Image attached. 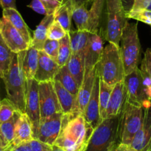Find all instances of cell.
I'll list each match as a JSON object with an SVG mask.
<instances>
[{
  "label": "cell",
  "instance_id": "cell-1",
  "mask_svg": "<svg viewBox=\"0 0 151 151\" xmlns=\"http://www.w3.org/2000/svg\"><path fill=\"white\" fill-rule=\"evenodd\" d=\"M93 130L82 115L63 114L62 129L54 145L64 151H86Z\"/></svg>",
  "mask_w": 151,
  "mask_h": 151
},
{
  "label": "cell",
  "instance_id": "cell-2",
  "mask_svg": "<svg viewBox=\"0 0 151 151\" xmlns=\"http://www.w3.org/2000/svg\"><path fill=\"white\" fill-rule=\"evenodd\" d=\"M2 79L8 99L12 101L19 111L25 113L27 79L22 69V52L14 53L9 68Z\"/></svg>",
  "mask_w": 151,
  "mask_h": 151
},
{
  "label": "cell",
  "instance_id": "cell-3",
  "mask_svg": "<svg viewBox=\"0 0 151 151\" xmlns=\"http://www.w3.org/2000/svg\"><path fill=\"white\" fill-rule=\"evenodd\" d=\"M121 115L106 118L94 129L86 151H113L121 143L119 134Z\"/></svg>",
  "mask_w": 151,
  "mask_h": 151
},
{
  "label": "cell",
  "instance_id": "cell-4",
  "mask_svg": "<svg viewBox=\"0 0 151 151\" xmlns=\"http://www.w3.org/2000/svg\"><path fill=\"white\" fill-rule=\"evenodd\" d=\"M96 68L100 79L110 86L124 80L125 73L119 47L109 42L103 49Z\"/></svg>",
  "mask_w": 151,
  "mask_h": 151
},
{
  "label": "cell",
  "instance_id": "cell-5",
  "mask_svg": "<svg viewBox=\"0 0 151 151\" xmlns=\"http://www.w3.org/2000/svg\"><path fill=\"white\" fill-rule=\"evenodd\" d=\"M120 42V53L126 76L138 68L140 59L141 45L138 34L137 23L126 22L122 33Z\"/></svg>",
  "mask_w": 151,
  "mask_h": 151
},
{
  "label": "cell",
  "instance_id": "cell-6",
  "mask_svg": "<svg viewBox=\"0 0 151 151\" xmlns=\"http://www.w3.org/2000/svg\"><path fill=\"white\" fill-rule=\"evenodd\" d=\"M106 27L104 36L107 41L119 47L122 33L126 22V11L122 0H106Z\"/></svg>",
  "mask_w": 151,
  "mask_h": 151
},
{
  "label": "cell",
  "instance_id": "cell-7",
  "mask_svg": "<svg viewBox=\"0 0 151 151\" xmlns=\"http://www.w3.org/2000/svg\"><path fill=\"white\" fill-rule=\"evenodd\" d=\"M144 108L127 103L120 118L119 134L121 143L130 145L133 137L142 127Z\"/></svg>",
  "mask_w": 151,
  "mask_h": 151
},
{
  "label": "cell",
  "instance_id": "cell-8",
  "mask_svg": "<svg viewBox=\"0 0 151 151\" xmlns=\"http://www.w3.org/2000/svg\"><path fill=\"white\" fill-rule=\"evenodd\" d=\"M124 83L127 88V102L143 108L150 107L151 100L145 93L141 70L139 68L124 76Z\"/></svg>",
  "mask_w": 151,
  "mask_h": 151
},
{
  "label": "cell",
  "instance_id": "cell-9",
  "mask_svg": "<svg viewBox=\"0 0 151 151\" xmlns=\"http://www.w3.org/2000/svg\"><path fill=\"white\" fill-rule=\"evenodd\" d=\"M40 122L56 113H62L53 82L39 83Z\"/></svg>",
  "mask_w": 151,
  "mask_h": 151
},
{
  "label": "cell",
  "instance_id": "cell-10",
  "mask_svg": "<svg viewBox=\"0 0 151 151\" xmlns=\"http://www.w3.org/2000/svg\"><path fill=\"white\" fill-rule=\"evenodd\" d=\"M25 113L33 126V138L35 139L40 124V106L39 82L34 79L27 80L25 97Z\"/></svg>",
  "mask_w": 151,
  "mask_h": 151
},
{
  "label": "cell",
  "instance_id": "cell-11",
  "mask_svg": "<svg viewBox=\"0 0 151 151\" xmlns=\"http://www.w3.org/2000/svg\"><path fill=\"white\" fill-rule=\"evenodd\" d=\"M63 114V113H56L40 122L38 133L35 139L53 146L62 129Z\"/></svg>",
  "mask_w": 151,
  "mask_h": 151
},
{
  "label": "cell",
  "instance_id": "cell-12",
  "mask_svg": "<svg viewBox=\"0 0 151 151\" xmlns=\"http://www.w3.org/2000/svg\"><path fill=\"white\" fill-rule=\"evenodd\" d=\"M0 34L8 47L14 53H20L29 47V45L21 33L3 17L0 19Z\"/></svg>",
  "mask_w": 151,
  "mask_h": 151
},
{
  "label": "cell",
  "instance_id": "cell-13",
  "mask_svg": "<svg viewBox=\"0 0 151 151\" xmlns=\"http://www.w3.org/2000/svg\"><path fill=\"white\" fill-rule=\"evenodd\" d=\"M127 103V88L123 80L113 86L106 110V118H112L121 115Z\"/></svg>",
  "mask_w": 151,
  "mask_h": 151
},
{
  "label": "cell",
  "instance_id": "cell-14",
  "mask_svg": "<svg viewBox=\"0 0 151 151\" xmlns=\"http://www.w3.org/2000/svg\"><path fill=\"white\" fill-rule=\"evenodd\" d=\"M130 146L137 151H151V106L144 108L143 123Z\"/></svg>",
  "mask_w": 151,
  "mask_h": 151
},
{
  "label": "cell",
  "instance_id": "cell-15",
  "mask_svg": "<svg viewBox=\"0 0 151 151\" xmlns=\"http://www.w3.org/2000/svg\"><path fill=\"white\" fill-rule=\"evenodd\" d=\"M99 82L100 77L96 68L95 82L89 101L86 106L83 116L87 122L95 129L101 122L99 112Z\"/></svg>",
  "mask_w": 151,
  "mask_h": 151
},
{
  "label": "cell",
  "instance_id": "cell-16",
  "mask_svg": "<svg viewBox=\"0 0 151 151\" xmlns=\"http://www.w3.org/2000/svg\"><path fill=\"white\" fill-rule=\"evenodd\" d=\"M59 69L60 67L56 61L46 54L43 50H40L38 68L34 76L35 80L39 83L53 82Z\"/></svg>",
  "mask_w": 151,
  "mask_h": 151
},
{
  "label": "cell",
  "instance_id": "cell-17",
  "mask_svg": "<svg viewBox=\"0 0 151 151\" xmlns=\"http://www.w3.org/2000/svg\"><path fill=\"white\" fill-rule=\"evenodd\" d=\"M96 73V66L92 69L85 70L84 79L79 89L77 99H76L78 110L82 116L92 93L94 82H95Z\"/></svg>",
  "mask_w": 151,
  "mask_h": 151
},
{
  "label": "cell",
  "instance_id": "cell-18",
  "mask_svg": "<svg viewBox=\"0 0 151 151\" xmlns=\"http://www.w3.org/2000/svg\"><path fill=\"white\" fill-rule=\"evenodd\" d=\"M103 49V41L101 36L90 33L85 52V70L92 69L96 66L101 58Z\"/></svg>",
  "mask_w": 151,
  "mask_h": 151
},
{
  "label": "cell",
  "instance_id": "cell-19",
  "mask_svg": "<svg viewBox=\"0 0 151 151\" xmlns=\"http://www.w3.org/2000/svg\"><path fill=\"white\" fill-rule=\"evenodd\" d=\"M53 83L59 104L62 107V113L64 114L73 113L78 116L81 115L77 108V104H76L77 98L72 95L68 90L65 89L59 82L53 80Z\"/></svg>",
  "mask_w": 151,
  "mask_h": 151
},
{
  "label": "cell",
  "instance_id": "cell-20",
  "mask_svg": "<svg viewBox=\"0 0 151 151\" xmlns=\"http://www.w3.org/2000/svg\"><path fill=\"white\" fill-rule=\"evenodd\" d=\"M33 138V126L28 116L21 113L16 124L14 139L11 145H17L23 142H28Z\"/></svg>",
  "mask_w": 151,
  "mask_h": 151
},
{
  "label": "cell",
  "instance_id": "cell-21",
  "mask_svg": "<svg viewBox=\"0 0 151 151\" xmlns=\"http://www.w3.org/2000/svg\"><path fill=\"white\" fill-rule=\"evenodd\" d=\"M2 17L8 20L11 24L21 33V35L23 36L26 42L29 45V47H30V45L32 42L31 36H30L28 27L24 22V19L20 15L19 13L18 12V11L14 8L3 9Z\"/></svg>",
  "mask_w": 151,
  "mask_h": 151
},
{
  "label": "cell",
  "instance_id": "cell-22",
  "mask_svg": "<svg viewBox=\"0 0 151 151\" xmlns=\"http://www.w3.org/2000/svg\"><path fill=\"white\" fill-rule=\"evenodd\" d=\"M54 21L53 14L47 15L44 17L40 24L36 27L33 33V37L30 47H33L38 50H42L44 44L47 39V30L50 24Z\"/></svg>",
  "mask_w": 151,
  "mask_h": 151
},
{
  "label": "cell",
  "instance_id": "cell-23",
  "mask_svg": "<svg viewBox=\"0 0 151 151\" xmlns=\"http://www.w3.org/2000/svg\"><path fill=\"white\" fill-rule=\"evenodd\" d=\"M106 0H93L91 8L88 10V21L87 31L98 34L101 16L105 6Z\"/></svg>",
  "mask_w": 151,
  "mask_h": 151
},
{
  "label": "cell",
  "instance_id": "cell-24",
  "mask_svg": "<svg viewBox=\"0 0 151 151\" xmlns=\"http://www.w3.org/2000/svg\"><path fill=\"white\" fill-rule=\"evenodd\" d=\"M39 52L40 50L31 47H29L26 50L22 51V69L27 80L34 79L38 68Z\"/></svg>",
  "mask_w": 151,
  "mask_h": 151
},
{
  "label": "cell",
  "instance_id": "cell-25",
  "mask_svg": "<svg viewBox=\"0 0 151 151\" xmlns=\"http://www.w3.org/2000/svg\"><path fill=\"white\" fill-rule=\"evenodd\" d=\"M66 67L79 88L83 81L85 73V55L72 53L67 62Z\"/></svg>",
  "mask_w": 151,
  "mask_h": 151
},
{
  "label": "cell",
  "instance_id": "cell-26",
  "mask_svg": "<svg viewBox=\"0 0 151 151\" xmlns=\"http://www.w3.org/2000/svg\"><path fill=\"white\" fill-rule=\"evenodd\" d=\"M72 53L85 55L90 33L87 30H70L68 32Z\"/></svg>",
  "mask_w": 151,
  "mask_h": 151
},
{
  "label": "cell",
  "instance_id": "cell-27",
  "mask_svg": "<svg viewBox=\"0 0 151 151\" xmlns=\"http://www.w3.org/2000/svg\"><path fill=\"white\" fill-rule=\"evenodd\" d=\"M54 80L60 82L61 85L65 89L68 90L72 95H73L74 96L77 98L79 89V86H78L77 83L74 79V78L72 76V75L68 71L66 65L61 67L56 76H55Z\"/></svg>",
  "mask_w": 151,
  "mask_h": 151
},
{
  "label": "cell",
  "instance_id": "cell-28",
  "mask_svg": "<svg viewBox=\"0 0 151 151\" xmlns=\"http://www.w3.org/2000/svg\"><path fill=\"white\" fill-rule=\"evenodd\" d=\"M21 113H22L17 110L11 119L0 124V135L2 136L5 147H8V145H11L14 140L16 124Z\"/></svg>",
  "mask_w": 151,
  "mask_h": 151
},
{
  "label": "cell",
  "instance_id": "cell-29",
  "mask_svg": "<svg viewBox=\"0 0 151 151\" xmlns=\"http://www.w3.org/2000/svg\"><path fill=\"white\" fill-rule=\"evenodd\" d=\"M53 16L54 21L59 22L67 33L70 31L72 8L68 2L65 1V2L56 10Z\"/></svg>",
  "mask_w": 151,
  "mask_h": 151
},
{
  "label": "cell",
  "instance_id": "cell-30",
  "mask_svg": "<svg viewBox=\"0 0 151 151\" xmlns=\"http://www.w3.org/2000/svg\"><path fill=\"white\" fill-rule=\"evenodd\" d=\"M113 86H110L100 79L99 82V112L101 122L106 119V110Z\"/></svg>",
  "mask_w": 151,
  "mask_h": 151
},
{
  "label": "cell",
  "instance_id": "cell-31",
  "mask_svg": "<svg viewBox=\"0 0 151 151\" xmlns=\"http://www.w3.org/2000/svg\"><path fill=\"white\" fill-rule=\"evenodd\" d=\"M14 52L8 47L0 34V78L2 79L11 65Z\"/></svg>",
  "mask_w": 151,
  "mask_h": 151
},
{
  "label": "cell",
  "instance_id": "cell-32",
  "mask_svg": "<svg viewBox=\"0 0 151 151\" xmlns=\"http://www.w3.org/2000/svg\"><path fill=\"white\" fill-rule=\"evenodd\" d=\"M72 19L77 27V30H87L88 10L86 5H79L72 8Z\"/></svg>",
  "mask_w": 151,
  "mask_h": 151
},
{
  "label": "cell",
  "instance_id": "cell-33",
  "mask_svg": "<svg viewBox=\"0 0 151 151\" xmlns=\"http://www.w3.org/2000/svg\"><path fill=\"white\" fill-rule=\"evenodd\" d=\"M59 53L57 57V63L59 66L63 67L66 65L67 62L69 60L70 57L72 54L70 47V36L68 33L66 36L62 40H59Z\"/></svg>",
  "mask_w": 151,
  "mask_h": 151
},
{
  "label": "cell",
  "instance_id": "cell-34",
  "mask_svg": "<svg viewBox=\"0 0 151 151\" xmlns=\"http://www.w3.org/2000/svg\"><path fill=\"white\" fill-rule=\"evenodd\" d=\"M18 110L12 101L8 99H4L0 101V124L11 119Z\"/></svg>",
  "mask_w": 151,
  "mask_h": 151
},
{
  "label": "cell",
  "instance_id": "cell-35",
  "mask_svg": "<svg viewBox=\"0 0 151 151\" xmlns=\"http://www.w3.org/2000/svg\"><path fill=\"white\" fill-rule=\"evenodd\" d=\"M127 19H133L151 26V11L145 9H132L125 13Z\"/></svg>",
  "mask_w": 151,
  "mask_h": 151
},
{
  "label": "cell",
  "instance_id": "cell-36",
  "mask_svg": "<svg viewBox=\"0 0 151 151\" xmlns=\"http://www.w3.org/2000/svg\"><path fill=\"white\" fill-rule=\"evenodd\" d=\"M67 32L59 22L53 21L47 30V39L59 41L67 35Z\"/></svg>",
  "mask_w": 151,
  "mask_h": 151
},
{
  "label": "cell",
  "instance_id": "cell-37",
  "mask_svg": "<svg viewBox=\"0 0 151 151\" xmlns=\"http://www.w3.org/2000/svg\"><path fill=\"white\" fill-rule=\"evenodd\" d=\"M59 42L56 40H51L47 39L44 44L43 47V51L48 55L50 58L55 60L57 61L58 53H59Z\"/></svg>",
  "mask_w": 151,
  "mask_h": 151
},
{
  "label": "cell",
  "instance_id": "cell-38",
  "mask_svg": "<svg viewBox=\"0 0 151 151\" xmlns=\"http://www.w3.org/2000/svg\"><path fill=\"white\" fill-rule=\"evenodd\" d=\"M31 151H52V146L36 139L28 142Z\"/></svg>",
  "mask_w": 151,
  "mask_h": 151
},
{
  "label": "cell",
  "instance_id": "cell-39",
  "mask_svg": "<svg viewBox=\"0 0 151 151\" xmlns=\"http://www.w3.org/2000/svg\"><path fill=\"white\" fill-rule=\"evenodd\" d=\"M48 11V14H53L56 10L65 2V0H40Z\"/></svg>",
  "mask_w": 151,
  "mask_h": 151
},
{
  "label": "cell",
  "instance_id": "cell-40",
  "mask_svg": "<svg viewBox=\"0 0 151 151\" xmlns=\"http://www.w3.org/2000/svg\"><path fill=\"white\" fill-rule=\"evenodd\" d=\"M27 7L31 8L32 10H33L35 12L38 13V14H42L45 16L49 15L47 8H45L44 4L40 0H32L31 2L27 5Z\"/></svg>",
  "mask_w": 151,
  "mask_h": 151
},
{
  "label": "cell",
  "instance_id": "cell-41",
  "mask_svg": "<svg viewBox=\"0 0 151 151\" xmlns=\"http://www.w3.org/2000/svg\"><path fill=\"white\" fill-rule=\"evenodd\" d=\"M141 68H144L151 79V48L147 49L142 62Z\"/></svg>",
  "mask_w": 151,
  "mask_h": 151
},
{
  "label": "cell",
  "instance_id": "cell-42",
  "mask_svg": "<svg viewBox=\"0 0 151 151\" xmlns=\"http://www.w3.org/2000/svg\"><path fill=\"white\" fill-rule=\"evenodd\" d=\"M132 9H145L151 11V0H133Z\"/></svg>",
  "mask_w": 151,
  "mask_h": 151
},
{
  "label": "cell",
  "instance_id": "cell-43",
  "mask_svg": "<svg viewBox=\"0 0 151 151\" xmlns=\"http://www.w3.org/2000/svg\"><path fill=\"white\" fill-rule=\"evenodd\" d=\"M6 148L8 151H31L28 142H23L17 145H9Z\"/></svg>",
  "mask_w": 151,
  "mask_h": 151
},
{
  "label": "cell",
  "instance_id": "cell-44",
  "mask_svg": "<svg viewBox=\"0 0 151 151\" xmlns=\"http://www.w3.org/2000/svg\"><path fill=\"white\" fill-rule=\"evenodd\" d=\"M65 2H68L71 6V8H73L74 7L79 6V5H88L90 3H92L93 0H65Z\"/></svg>",
  "mask_w": 151,
  "mask_h": 151
},
{
  "label": "cell",
  "instance_id": "cell-45",
  "mask_svg": "<svg viewBox=\"0 0 151 151\" xmlns=\"http://www.w3.org/2000/svg\"><path fill=\"white\" fill-rule=\"evenodd\" d=\"M0 6L2 7V9H8V8L17 9L16 0H0Z\"/></svg>",
  "mask_w": 151,
  "mask_h": 151
},
{
  "label": "cell",
  "instance_id": "cell-46",
  "mask_svg": "<svg viewBox=\"0 0 151 151\" xmlns=\"http://www.w3.org/2000/svg\"><path fill=\"white\" fill-rule=\"evenodd\" d=\"M113 151H137L135 150L134 148L131 147L130 145H124V144L120 143L115 149L113 150Z\"/></svg>",
  "mask_w": 151,
  "mask_h": 151
},
{
  "label": "cell",
  "instance_id": "cell-47",
  "mask_svg": "<svg viewBox=\"0 0 151 151\" xmlns=\"http://www.w3.org/2000/svg\"><path fill=\"white\" fill-rule=\"evenodd\" d=\"M52 151H64V150L62 149V148L53 145V146H52Z\"/></svg>",
  "mask_w": 151,
  "mask_h": 151
},
{
  "label": "cell",
  "instance_id": "cell-48",
  "mask_svg": "<svg viewBox=\"0 0 151 151\" xmlns=\"http://www.w3.org/2000/svg\"><path fill=\"white\" fill-rule=\"evenodd\" d=\"M4 147H5V144H4L3 140H2V136H1V135H0V148H4Z\"/></svg>",
  "mask_w": 151,
  "mask_h": 151
},
{
  "label": "cell",
  "instance_id": "cell-49",
  "mask_svg": "<svg viewBox=\"0 0 151 151\" xmlns=\"http://www.w3.org/2000/svg\"><path fill=\"white\" fill-rule=\"evenodd\" d=\"M0 151H8V150H7L6 147H4V148H0Z\"/></svg>",
  "mask_w": 151,
  "mask_h": 151
},
{
  "label": "cell",
  "instance_id": "cell-50",
  "mask_svg": "<svg viewBox=\"0 0 151 151\" xmlns=\"http://www.w3.org/2000/svg\"><path fill=\"white\" fill-rule=\"evenodd\" d=\"M0 101H1V99H0Z\"/></svg>",
  "mask_w": 151,
  "mask_h": 151
}]
</instances>
